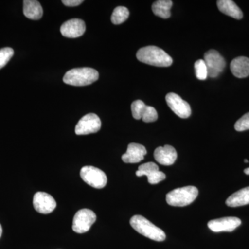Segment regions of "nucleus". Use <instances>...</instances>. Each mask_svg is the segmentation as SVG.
Listing matches in <instances>:
<instances>
[{
    "label": "nucleus",
    "instance_id": "cd10ccee",
    "mask_svg": "<svg viewBox=\"0 0 249 249\" xmlns=\"http://www.w3.org/2000/svg\"><path fill=\"white\" fill-rule=\"evenodd\" d=\"M1 234H2V227H1V224H0V237H1Z\"/></svg>",
    "mask_w": 249,
    "mask_h": 249
},
{
    "label": "nucleus",
    "instance_id": "c85d7f7f",
    "mask_svg": "<svg viewBox=\"0 0 249 249\" xmlns=\"http://www.w3.org/2000/svg\"><path fill=\"white\" fill-rule=\"evenodd\" d=\"M245 162H246V163H248L249 160H245Z\"/></svg>",
    "mask_w": 249,
    "mask_h": 249
},
{
    "label": "nucleus",
    "instance_id": "f8f14e48",
    "mask_svg": "<svg viewBox=\"0 0 249 249\" xmlns=\"http://www.w3.org/2000/svg\"><path fill=\"white\" fill-rule=\"evenodd\" d=\"M136 175L137 177L146 176L150 184H157L166 178L164 173L159 170L158 165L153 162L141 165Z\"/></svg>",
    "mask_w": 249,
    "mask_h": 249
},
{
    "label": "nucleus",
    "instance_id": "4468645a",
    "mask_svg": "<svg viewBox=\"0 0 249 249\" xmlns=\"http://www.w3.org/2000/svg\"><path fill=\"white\" fill-rule=\"evenodd\" d=\"M86 26L84 21L80 19H72L64 23L60 27V32L64 37L76 38L84 34Z\"/></svg>",
    "mask_w": 249,
    "mask_h": 249
},
{
    "label": "nucleus",
    "instance_id": "7ed1b4c3",
    "mask_svg": "<svg viewBox=\"0 0 249 249\" xmlns=\"http://www.w3.org/2000/svg\"><path fill=\"white\" fill-rule=\"evenodd\" d=\"M129 223L136 231L150 240L157 242H162L165 240L166 236L165 232L142 215L133 216Z\"/></svg>",
    "mask_w": 249,
    "mask_h": 249
},
{
    "label": "nucleus",
    "instance_id": "412c9836",
    "mask_svg": "<svg viewBox=\"0 0 249 249\" xmlns=\"http://www.w3.org/2000/svg\"><path fill=\"white\" fill-rule=\"evenodd\" d=\"M173 6V1L170 0H159L153 3L152 6V11L155 16L168 19L171 16L170 9Z\"/></svg>",
    "mask_w": 249,
    "mask_h": 249
},
{
    "label": "nucleus",
    "instance_id": "ddd939ff",
    "mask_svg": "<svg viewBox=\"0 0 249 249\" xmlns=\"http://www.w3.org/2000/svg\"><path fill=\"white\" fill-rule=\"evenodd\" d=\"M241 220L239 218L235 217H227L213 219L208 223V227L212 231L232 232L240 227Z\"/></svg>",
    "mask_w": 249,
    "mask_h": 249
},
{
    "label": "nucleus",
    "instance_id": "6ab92c4d",
    "mask_svg": "<svg viewBox=\"0 0 249 249\" xmlns=\"http://www.w3.org/2000/svg\"><path fill=\"white\" fill-rule=\"evenodd\" d=\"M23 12L24 16L30 19H40L43 15V9L40 2L36 0H24Z\"/></svg>",
    "mask_w": 249,
    "mask_h": 249
},
{
    "label": "nucleus",
    "instance_id": "6e6552de",
    "mask_svg": "<svg viewBox=\"0 0 249 249\" xmlns=\"http://www.w3.org/2000/svg\"><path fill=\"white\" fill-rule=\"evenodd\" d=\"M101 121L95 114H88L83 116L76 126L75 132L77 135H87L96 133L101 129Z\"/></svg>",
    "mask_w": 249,
    "mask_h": 249
},
{
    "label": "nucleus",
    "instance_id": "f03ea898",
    "mask_svg": "<svg viewBox=\"0 0 249 249\" xmlns=\"http://www.w3.org/2000/svg\"><path fill=\"white\" fill-rule=\"evenodd\" d=\"M99 78L98 72L89 67L70 70L64 76V83L72 86L82 87L92 84Z\"/></svg>",
    "mask_w": 249,
    "mask_h": 249
},
{
    "label": "nucleus",
    "instance_id": "a878e982",
    "mask_svg": "<svg viewBox=\"0 0 249 249\" xmlns=\"http://www.w3.org/2000/svg\"><path fill=\"white\" fill-rule=\"evenodd\" d=\"M62 2L67 6H77L83 2L82 0H62Z\"/></svg>",
    "mask_w": 249,
    "mask_h": 249
},
{
    "label": "nucleus",
    "instance_id": "a211bd4d",
    "mask_svg": "<svg viewBox=\"0 0 249 249\" xmlns=\"http://www.w3.org/2000/svg\"><path fill=\"white\" fill-rule=\"evenodd\" d=\"M217 4L218 9L223 14L236 19H241L243 18V13L232 0H219Z\"/></svg>",
    "mask_w": 249,
    "mask_h": 249
},
{
    "label": "nucleus",
    "instance_id": "393cba45",
    "mask_svg": "<svg viewBox=\"0 0 249 249\" xmlns=\"http://www.w3.org/2000/svg\"><path fill=\"white\" fill-rule=\"evenodd\" d=\"M235 129L237 132H243L249 129V112L237 120L235 124Z\"/></svg>",
    "mask_w": 249,
    "mask_h": 249
},
{
    "label": "nucleus",
    "instance_id": "20e7f679",
    "mask_svg": "<svg viewBox=\"0 0 249 249\" xmlns=\"http://www.w3.org/2000/svg\"><path fill=\"white\" fill-rule=\"evenodd\" d=\"M198 193L199 191L195 186H189L177 188L167 194L166 201L170 206L182 207L191 204L196 200Z\"/></svg>",
    "mask_w": 249,
    "mask_h": 249
},
{
    "label": "nucleus",
    "instance_id": "9d476101",
    "mask_svg": "<svg viewBox=\"0 0 249 249\" xmlns=\"http://www.w3.org/2000/svg\"><path fill=\"white\" fill-rule=\"evenodd\" d=\"M165 101L170 109L178 117L187 119L191 116V106L177 93H168L165 96Z\"/></svg>",
    "mask_w": 249,
    "mask_h": 249
},
{
    "label": "nucleus",
    "instance_id": "5701e85b",
    "mask_svg": "<svg viewBox=\"0 0 249 249\" xmlns=\"http://www.w3.org/2000/svg\"><path fill=\"white\" fill-rule=\"evenodd\" d=\"M195 70L196 78L200 80H204L208 77V70L204 60H198L195 63Z\"/></svg>",
    "mask_w": 249,
    "mask_h": 249
},
{
    "label": "nucleus",
    "instance_id": "aec40b11",
    "mask_svg": "<svg viewBox=\"0 0 249 249\" xmlns=\"http://www.w3.org/2000/svg\"><path fill=\"white\" fill-rule=\"evenodd\" d=\"M249 204V186L233 193L226 201V204L229 207H238Z\"/></svg>",
    "mask_w": 249,
    "mask_h": 249
},
{
    "label": "nucleus",
    "instance_id": "39448f33",
    "mask_svg": "<svg viewBox=\"0 0 249 249\" xmlns=\"http://www.w3.org/2000/svg\"><path fill=\"white\" fill-rule=\"evenodd\" d=\"M80 177L85 183L98 189L104 188L107 184V178L106 173L96 167H83L80 170Z\"/></svg>",
    "mask_w": 249,
    "mask_h": 249
},
{
    "label": "nucleus",
    "instance_id": "bb28decb",
    "mask_svg": "<svg viewBox=\"0 0 249 249\" xmlns=\"http://www.w3.org/2000/svg\"><path fill=\"white\" fill-rule=\"evenodd\" d=\"M246 175H249V168H246L245 170H244Z\"/></svg>",
    "mask_w": 249,
    "mask_h": 249
},
{
    "label": "nucleus",
    "instance_id": "9b49d317",
    "mask_svg": "<svg viewBox=\"0 0 249 249\" xmlns=\"http://www.w3.org/2000/svg\"><path fill=\"white\" fill-rule=\"evenodd\" d=\"M34 209L41 214H49L56 208V201L53 196L45 192H37L34 196Z\"/></svg>",
    "mask_w": 249,
    "mask_h": 249
},
{
    "label": "nucleus",
    "instance_id": "423d86ee",
    "mask_svg": "<svg viewBox=\"0 0 249 249\" xmlns=\"http://www.w3.org/2000/svg\"><path fill=\"white\" fill-rule=\"evenodd\" d=\"M96 220V214L92 211L88 209L80 210L73 217L72 229L77 233H85L89 231Z\"/></svg>",
    "mask_w": 249,
    "mask_h": 249
},
{
    "label": "nucleus",
    "instance_id": "1a4fd4ad",
    "mask_svg": "<svg viewBox=\"0 0 249 249\" xmlns=\"http://www.w3.org/2000/svg\"><path fill=\"white\" fill-rule=\"evenodd\" d=\"M132 116L137 120L142 119L144 122H155L158 119V114L155 108L147 106L141 100L134 101L131 106Z\"/></svg>",
    "mask_w": 249,
    "mask_h": 249
},
{
    "label": "nucleus",
    "instance_id": "dca6fc26",
    "mask_svg": "<svg viewBox=\"0 0 249 249\" xmlns=\"http://www.w3.org/2000/svg\"><path fill=\"white\" fill-rule=\"evenodd\" d=\"M147 150L143 145L139 143L129 144L127 152L122 156L123 161L126 163H137L144 160Z\"/></svg>",
    "mask_w": 249,
    "mask_h": 249
},
{
    "label": "nucleus",
    "instance_id": "f3484780",
    "mask_svg": "<svg viewBox=\"0 0 249 249\" xmlns=\"http://www.w3.org/2000/svg\"><path fill=\"white\" fill-rule=\"evenodd\" d=\"M231 71L232 74L239 78L249 76V58L247 57H237L231 63Z\"/></svg>",
    "mask_w": 249,
    "mask_h": 249
},
{
    "label": "nucleus",
    "instance_id": "4be33fe9",
    "mask_svg": "<svg viewBox=\"0 0 249 249\" xmlns=\"http://www.w3.org/2000/svg\"><path fill=\"white\" fill-rule=\"evenodd\" d=\"M129 12L127 8L124 6H118L113 11L111 15V22L116 25L122 24L124 21L127 20L129 17Z\"/></svg>",
    "mask_w": 249,
    "mask_h": 249
},
{
    "label": "nucleus",
    "instance_id": "f257e3e1",
    "mask_svg": "<svg viewBox=\"0 0 249 249\" xmlns=\"http://www.w3.org/2000/svg\"><path fill=\"white\" fill-rule=\"evenodd\" d=\"M137 58L140 62L155 67H169L173 62L166 52L155 46H147L139 49Z\"/></svg>",
    "mask_w": 249,
    "mask_h": 249
},
{
    "label": "nucleus",
    "instance_id": "2eb2a0df",
    "mask_svg": "<svg viewBox=\"0 0 249 249\" xmlns=\"http://www.w3.org/2000/svg\"><path fill=\"white\" fill-rule=\"evenodd\" d=\"M155 160L160 164L171 165L178 158V153L173 146L165 145L163 147H158L154 152Z\"/></svg>",
    "mask_w": 249,
    "mask_h": 249
},
{
    "label": "nucleus",
    "instance_id": "b1692460",
    "mask_svg": "<svg viewBox=\"0 0 249 249\" xmlns=\"http://www.w3.org/2000/svg\"><path fill=\"white\" fill-rule=\"evenodd\" d=\"M14 54V49L6 47L0 49V70L6 66Z\"/></svg>",
    "mask_w": 249,
    "mask_h": 249
},
{
    "label": "nucleus",
    "instance_id": "0eeeda50",
    "mask_svg": "<svg viewBox=\"0 0 249 249\" xmlns=\"http://www.w3.org/2000/svg\"><path fill=\"white\" fill-rule=\"evenodd\" d=\"M204 62L208 70V76L216 78L226 67V61L217 51L209 50L204 54Z\"/></svg>",
    "mask_w": 249,
    "mask_h": 249
}]
</instances>
